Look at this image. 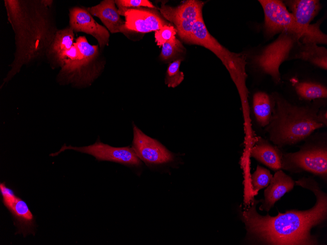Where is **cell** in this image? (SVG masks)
Here are the masks:
<instances>
[{
  "instance_id": "cell-1",
  "label": "cell",
  "mask_w": 327,
  "mask_h": 245,
  "mask_svg": "<svg viewBox=\"0 0 327 245\" xmlns=\"http://www.w3.org/2000/svg\"><path fill=\"white\" fill-rule=\"evenodd\" d=\"M296 184L311 190L316 202L311 208L304 211L291 210L276 216H262L256 210L259 200H254L251 205L242 212L251 238L267 245H316L317 240L310 234L311 228L322 223L327 216V196L312 178H302Z\"/></svg>"
},
{
  "instance_id": "cell-2",
  "label": "cell",
  "mask_w": 327,
  "mask_h": 245,
  "mask_svg": "<svg viewBox=\"0 0 327 245\" xmlns=\"http://www.w3.org/2000/svg\"><path fill=\"white\" fill-rule=\"evenodd\" d=\"M52 1L33 0L10 23L15 33L16 51L11 69L4 79L7 82L21 67L47 55L57 31L50 18Z\"/></svg>"
},
{
  "instance_id": "cell-3",
  "label": "cell",
  "mask_w": 327,
  "mask_h": 245,
  "mask_svg": "<svg viewBox=\"0 0 327 245\" xmlns=\"http://www.w3.org/2000/svg\"><path fill=\"white\" fill-rule=\"evenodd\" d=\"M271 95L274 108L265 130L274 144L281 147L296 144L307 138L315 130L325 127L318 118L324 105L320 99L300 106L291 104L276 92Z\"/></svg>"
},
{
  "instance_id": "cell-4",
  "label": "cell",
  "mask_w": 327,
  "mask_h": 245,
  "mask_svg": "<svg viewBox=\"0 0 327 245\" xmlns=\"http://www.w3.org/2000/svg\"><path fill=\"white\" fill-rule=\"evenodd\" d=\"M189 44L201 45L207 48L221 60L228 70L237 88L242 107H248L249 91L246 84L247 77L246 71V54L231 52L221 45L209 33L203 17L200 18L195 23L192 38Z\"/></svg>"
},
{
  "instance_id": "cell-5",
  "label": "cell",
  "mask_w": 327,
  "mask_h": 245,
  "mask_svg": "<svg viewBox=\"0 0 327 245\" xmlns=\"http://www.w3.org/2000/svg\"><path fill=\"white\" fill-rule=\"evenodd\" d=\"M302 34L291 31L280 33L274 41L263 46L252 57L254 66L261 73L270 76L275 83H279L280 66L289 60L290 52Z\"/></svg>"
},
{
  "instance_id": "cell-6",
  "label": "cell",
  "mask_w": 327,
  "mask_h": 245,
  "mask_svg": "<svg viewBox=\"0 0 327 245\" xmlns=\"http://www.w3.org/2000/svg\"><path fill=\"white\" fill-rule=\"evenodd\" d=\"M79 57L69 74L61 81L77 87L90 85L100 74L104 67L100 59L98 45L89 44L85 36L75 40Z\"/></svg>"
},
{
  "instance_id": "cell-7",
  "label": "cell",
  "mask_w": 327,
  "mask_h": 245,
  "mask_svg": "<svg viewBox=\"0 0 327 245\" xmlns=\"http://www.w3.org/2000/svg\"><path fill=\"white\" fill-rule=\"evenodd\" d=\"M66 150H73L88 154L94 157L98 161H106L119 163L135 172L140 173L142 161L137 156L131 146L116 147L104 144L98 138L96 142L87 146L73 147L71 145L62 146L57 152L51 153L50 156H54Z\"/></svg>"
},
{
  "instance_id": "cell-8",
  "label": "cell",
  "mask_w": 327,
  "mask_h": 245,
  "mask_svg": "<svg viewBox=\"0 0 327 245\" xmlns=\"http://www.w3.org/2000/svg\"><path fill=\"white\" fill-rule=\"evenodd\" d=\"M281 169L295 172L305 171L326 178L327 147L307 146L294 153L282 154Z\"/></svg>"
},
{
  "instance_id": "cell-9",
  "label": "cell",
  "mask_w": 327,
  "mask_h": 245,
  "mask_svg": "<svg viewBox=\"0 0 327 245\" xmlns=\"http://www.w3.org/2000/svg\"><path fill=\"white\" fill-rule=\"evenodd\" d=\"M258 1L264 12L263 30L266 37L271 38L286 31L304 32L305 29L297 24L282 1L259 0Z\"/></svg>"
},
{
  "instance_id": "cell-10",
  "label": "cell",
  "mask_w": 327,
  "mask_h": 245,
  "mask_svg": "<svg viewBox=\"0 0 327 245\" xmlns=\"http://www.w3.org/2000/svg\"><path fill=\"white\" fill-rule=\"evenodd\" d=\"M131 147L140 159L147 166L156 167L172 163L175 156L160 142L147 135L133 122Z\"/></svg>"
},
{
  "instance_id": "cell-11",
  "label": "cell",
  "mask_w": 327,
  "mask_h": 245,
  "mask_svg": "<svg viewBox=\"0 0 327 245\" xmlns=\"http://www.w3.org/2000/svg\"><path fill=\"white\" fill-rule=\"evenodd\" d=\"M0 193L4 205L9 211L17 227V233H23L25 237L28 234L35 235V219L26 202L17 196L5 182L0 183Z\"/></svg>"
},
{
  "instance_id": "cell-12",
  "label": "cell",
  "mask_w": 327,
  "mask_h": 245,
  "mask_svg": "<svg viewBox=\"0 0 327 245\" xmlns=\"http://www.w3.org/2000/svg\"><path fill=\"white\" fill-rule=\"evenodd\" d=\"M70 27L73 31L82 32L93 36L100 49L107 46L110 34L103 26L97 23L87 9L74 7L69 10Z\"/></svg>"
},
{
  "instance_id": "cell-13",
  "label": "cell",
  "mask_w": 327,
  "mask_h": 245,
  "mask_svg": "<svg viewBox=\"0 0 327 245\" xmlns=\"http://www.w3.org/2000/svg\"><path fill=\"white\" fill-rule=\"evenodd\" d=\"M125 17V29L146 33L156 31L169 23L155 11L144 8L127 10Z\"/></svg>"
},
{
  "instance_id": "cell-14",
  "label": "cell",
  "mask_w": 327,
  "mask_h": 245,
  "mask_svg": "<svg viewBox=\"0 0 327 245\" xmlns=\"http://www.w3.org/2000/svg\"><path fill=\"white\" fill-rule=\"evenodd\" d=\"M295 181L282 170L277 171L264 190V198L261 200L259 210L269 211L277 200L293 189Z\"/></svg>"
},
{
  "instance_id": "cell-15",
  "label": "cell",
  "mask_w": 327,
  "mask_h": 245,
  "mask_svg": "<svg viewBox=\"0 0 327 245\" xmlns=\"http://www.w3.org/2000/svg\"><path fill=\"white\" fill-rule=\"evenodd\" d=\"M203 6L201 1L188 0L176 7L162 4L160 10L166 20L176 25L182 22L203 17Z\"/></svg>"
},
{
  "instance_id": "cell-16",
  "label": "cell",
  "mask_w": 327,
  "mask_h": 245,
  "mask_svg": "<svg viewBox=\"0 0 327 245\" xmlns=\"http://www.w3.org/2000/svg\"><path fill=\"white\" fill-rule=\"evenodd\" d=\"M87 9L92 15L98 17L111 33L124 31L125 22L120 17L115 0H104Z\"/></svg>"
},
{
  "instance_id": "cell-17",
  "label": "cell",
  "mask_w": 327,
  "mask_h": 245,
  "mask_svg": "<svg viewBox=\"0 0 327 245\" xmlns=\"http://www.w3.org/2000/svg\"><path fill=\"white\" fill-rule=\"evenodd\" d=\"M283 2L297 24L304 29L322 9L318 0H287Z\"/></svg>"
},
{
  "instance_id": "cell-18",
  "label": "cell",
  "mask_w": 327,
  "mask_h": 245,
  "mask_svg": "<svg viewBox=\"0 0 327 245\" xmlns=\"http://www.w3.org/2000/svg\"><path fill=\"white\" fill-rule=\"evenodd\" d=\"M300 59L320 68L327 69V49L313 44H302L298 41L292 49L289 60Z\"/></svg>"
},
{
  "instance_id": "cell-19",
  "label": "cell",
  "mask_w": 327,
  "mask_h": 245,
  "mask_svg": "<svg viewBox=\"0 0 327 245\" xmlns=\"http://www.w3.org/2000/svg\"><path fill=\"white\" fill-rule=\"evenodd\" d=\"M250 155L272 170L281 169L282 153L266 140L258 137L256 145L250 151Z\"/></svg>"
},
{
  "instance_id": "cell-20",
  "label": "cell",
  "mask_w": 327,
  "mask_h": 245,
  "mask_svg": "<svg viewBox=\"0 0 327 245\" xmlns=\"http://www.w3.org/2000/svg\"><path fill=\"white\" fill-rule=\"evenodd\" d=\"M274 105V100L271 95L263 91H257L254 94L253 112L256 120L260 126L265 127L269 124Z\"/></svg>"
},
{
  "instance_id": "cell-21",
  "label": "cell",
  "mask_w": 327,
  "mask_h": 245,
  "mask_svg": "<svg viewBox=\"0 0 327 245\" xmlns=\"http://www.w3.org/2000/svg\"><path fill=\"white\" fill-rule=\"evenodd\" d=\"M74 31L70 27L57 30L47 56L54 63L58 56L70 49L74 44Z\"/></svg>"
},
{
  "instance_id": "cell-22",
  "label": "cell",
  "mask_w": 327,
  "mask_h": 245,
  "mask_svg": "<svg viewBox=\"0 0 327 245\" xmlns=\"http://www.w3.org/2000/svg\"><path fill=\"white\" fill-rule=\"evenodd\" d=\"M295 84V91L302 99L311 101L327 97V88L322 84L312 82H296Z\"/></svg>"
},
{
  "instance_id": "cell-23",
  "label": "cell",
  "mask_w": 327,
  "mask_h": 245,
  "mask_svg": "<svg viewBox=\"0 0 327 245\" xmlns=\"http://www.w3.org/2000/svg\"><path fill=\"white\" fill-rule=\"evenodd\" d=\"M322 22L323 20L320 19L316 22L308 25L300 36L299 41L302 44L327 45V36L320 29Z\"/></svg>"
},
{
  "instance_id": "cell-24",
  "label": "cell",
  "mask_w": 327,
  "mask_h": 245,
  "mask_svg": "<svg viewBox=\"0 0 327 245\" xmlns=\"http://www.w3.org/2000/svg\"><path fill=\"white\" fill-rule=\"evenodd\" d=\"M273 176L269 170L257 165L251 178V186L254 192L257 193L259 190L267 187L269 184Z\"/></svg>"
},
{
  "instance_id": "cell-25",
  "label": "cell",
  "mask_w": 327,
  "mask_h": 245,
  "mask_svg": "<svg viewBox=\"0 0 327 245\" xmlns=\"http://www.w3.org/2000/svg\"><path fill=\"white\" fill-rule=\"evenodd\" d=\"M182 60L177 59L169 64L167 68L165 83L168 88H174L179 85L184 79V73L180 71Z\"/></svg>"
},
{
  "instance_id": "cell-26",
  "label": "cell",
  "mask_w": 327,
  "mask_h": 245,
  "mask_svg": "<svg viewBox=\"0 0 327 245\" xmlns=\"http://www.w3.org/2000/svg\"><path fill=\"white\" fill-rule=\"evenodd\" d=\"M184 50V47L181 42L175 38L162 45L160 57L163 60H170L180 53H183Z\"/></svg>"
},
{
  "instance_id": "cell-27",
  "label": "cell",
  "mask_w": 327,
  "mask_h": 245,
  "mask_svg": "<svg viewBox=\"0 0 327 245\" xmlns=\"http://www.w3.org/2000/svg\"><path fill=\"white\" fill-rule=\"evenodd\" d=\"M118 7V12L120 15L124 16L125 12L129 9L145 7L155 8V6L148 0H115Z\"/></svg>"
},
{
  "instance_id": "cell-28",
  "label": "cell",
  "mask_w": 327,
  "mask_h": 245,
  "mask_svg": "<svg viewBox=\"0 0 327 245\" xmlns=\"http://www.w3.org/2000/svg\"><path fill=\"white\" fill-rule=\"evenodd\" d=\"M177 30L170 24L164 25L160 29L155 31V39L157 45L161 47L165 43L176 38Z\"/></svg>"
},
{
  "instance_id": "cell-29",
  "label": "cell",
  "mask_w": 327,
  "mask_h": 245,
  "mask_svg": "<svg viewBox=\"0 0 327 245\" xmlns=\"http://www.w3.org/2000/svg\"><path fill=\"white\" fill-rule=\"evenodd\" d=\"M319 120L325 126H327V111L320 109L318 113Z\"/></svg>"
}]
</instances>
